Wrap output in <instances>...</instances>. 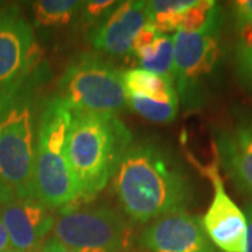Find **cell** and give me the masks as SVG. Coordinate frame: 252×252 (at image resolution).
I'll return each instance as SVG.
<instances>
[{"mask_svg":"<svg viewBox=\"0 0 252 252\" xmlns=\"http://www.w3.org/2000/svg\"><path fill=\"white\" fill-rule=\"evenodd\" d=\"M72 115V109L58 95L46 99L41 112L31 198L51 210L70 209L79 202V187L66 154Z\"/></svg>","mask_w":252,"mask_h":252,"instance_id":"cell-4","label":"cell"},{"mask_svg":"<svg viewBox=\"0 0 252 252\" xmlns=\"http://www.w3.org/2000/svg\"><path fill=\"white\" fill-rule=\"evenodd\" d=\"M245 217H247V248L245 252H252V200L245 205Z\"/></svg>","mask_w":252,"mask_h":252,"instance_id":"cell-23","label":"cell"},{"mask_svg":"<svg viewBox=\"0 0 252 252\" xmlns=\"http://www.w3.org/2000/svg\"><path fill=\"white\" fill-rule=\"evenodd\" d=\"M39 58L34 31L17 6L0 10V90L26 76Z\"/></svg>","mask_w":252,"mask_h":252,"instance_id":"cell-10","label":"cell"},{"mask_svg":"<svg viewBox=\"0 0 252 252\" xmlns=\"http://www.w3.org/2000/svg\"><path fill=\"white\" fill-rule=\"evenodd\" d=\"M146 24V1H119L93 30L90 42L95 49L108 55L129 54L136 34Z\"/></svg>","mask_w":252,"mask_h":252,"instance_id":"cell-13","label":"cell"},{"mask_svg":"<svg viewBox=\"0 0 252 252\" xmlns=\"http://www.w3.org/2000/svg\"><path fill=\"white\" fill-rule=\"evenodd\" d=\"M161 35L152 24H146L137 34H136L135 39H133V45H132V52L133 54H139L142 52L143 49L149 48V46L153 44L154 41Z\"/></svg>","mask_w":252,"mask_h":252,"instance_id":"cell-22","label":"cell"},{"mask_svg":"<svg viewBox=\"0 0 252 252\" xmlns=\"http://www.w3.org/2000/svg\"><path fill=\"white\" fill-rule=\"evenodd\" d=\"M213 187V199L203 215V230L220 252H245L247 248V217L235 202L228 196L219 172V162L215 158L209 165H200L190 158Z\"/></svg>","mask_w":252,"mask_h":252,"instance_id":"cell-8","label":"cell"},{"mask_svg":"<svg viewBox=\"0 0 252 252\" xmlns=\"http://www.w3.org/2000/svg\"><path fill=\"white\" fill-rule=\"evenodd\" d=\"M127 107L137 112L140 117L157 124H167L175 119L180 108V102H154L139 97H126Z\"/></svg>","mask_w":252,"mask_h":252,"instance_id":"cell-18","label":"cell"},{"mask_svg":"<svg viewBox=\"0 0 252 252\" xmlns=\"http://www.w3.org/2000/svg\"><path fill=\"white\" fill-rule=\"evenodd\" d=\"M16 198L14 193L7 188V185L1 181L0 178V205H4V203H9L13 199Z\"/></svg>","mask_w":252,"mask_h":252,"instance_id":"cell-25","label":"cell"},{"mask_svg":"<svg viewBox=\"0 0 252 252\" xmlns=\"http://www.w3.org/2000/svg\"><path fill=\"white\" fill-rule=\"evenodd\" d=\"M235 27L238 32L252 30V0H238L233 3Z\"/></svg>","mask_w":252,"mask_h":252,"instance_id":"cell-21","label":"cell"},{"mask_svg":"<svg viewBox=\"0 0 252 252\" xmlns=\"http://www.w3.org/2000/svg\"><path fill=\"white\" fill-rule=\"evenodd\" d=\"M220 28L221 10L202 30L177 31L172 35V81L184 108L196 111L205 102V84L215 72L220 56Z\"/></svg>","mask_w":252,"mask_h":252,"instance_id":"cell-6","label":"cell"},{"mask_svg":"<svg viewBox=\"0 0 252 252\" xmlns=\"http://www.w3.org/2000/svg\"><path fill=\"white\" fill-rule=\"evenodd\" d=\"M48 69L36 63L14 84L0 90V178L16 198L31 196L41 112Z\"/></svg>","mask_w":252,"mask_h":252,"instance_id":"cell-2","label":"cell"},{"mask_svg":"<svg viewBox=\"0 0 252 252\" xmlns=\"http://www.w3.org/2000/svg\"><path fill=\"white\" fill-rule=\"evenodd\" d=\"M137 244L144 252H220L205 233L200 217L188 212L167 215L149 223Z\"/></svg>","mask_w":252,"mask_h":252,"instance_id":"cell-11","label":"cell"},{"mask_svg":"<svg viewBox=\"0 0 252 252\" xmlns=\"http://www.w3.org/2000/svg\"><path fill=\"white\" fill-rule=\"evenodd\" d=\"M118 4L114 0H90V1H81V11L83 17L89 23L101 21L108 14L111 10Z\"/></svg>","mask_w":252,"mask_h":252,"instance_id":"cell-20","label":"cell"},{"mask_svg":"<svg viewBox=\"0 0 252 252\" xmlns=\"http://www.w3.org/2000/svg\"><path fill=\"white\" fill-rule=\"evenodd\" d=\"M122 210L132 221L152 223L187 212L195 189L185 168L153 140H133L112 178Z\"/></svg>","mask_w":252,"mask_h":252,"instance_id":"cell-1","label":"cell"},{"mask_svg":"<svg viewBox=\"0 0 252 252\" xmlns=\"http://www.w3.org/2000/svg\"><path fill=\"white\" fill-rule=\"evenodd\" d=\"M0 220L9 234L10 247L17 252H36L54 230L52 210L31 196L14 198L0 205Z\"/></svg>","mask_w":252,"mask_h":252,"instance_id":"cell-12","label":"cell"},{"mask_svg":"<svg viewBox=\"0 0 252 252\" xmlns=\"http://www.w3.org/2000/svg\"><path fill=\"white\" fill-rule=\"evenodd\" d=\"M140 69L172 79L174 70V39L168 34H161L152 45L136 54Z\"/></svg>","mask_w":252,"mask_h":252,"instance_id":"cell-15","label":"cell"},{"mask_svg":"<svg viewBox=\"0 0 252 252\" xmlns=\"http://www.w3.org/2000/svg\"><path fill=\"white\" fill-rule=\"evenodd\" d=\"M235 70L241 84L252 93V30L240 32L235 46Z\"/></svg>","mask_w":252,"mask_h":252,"instance_id":"cell-19","label":"cell"},{"mask_svg":"<svg viewBox=\"0 0 252 252\" xmlns=\"http://www.w3.org/2000/svg\"><path fill=\"white\" fill-rule=\"evenodd\" d=\"M3 252H17V251H16V250H13V248L10 247V248H7L6 251H3Z\"/></svg>","mask_w":252,"mask_h":252,"instance_id":"cell-27","label":"cell"},{"mask_svg":"<svg viewBox=\"0 0 252 252\" xmlns=\"http://www.w3.org/2000/svg\"><path fill=\"white\" fill-rule=\"evenodd\" d=\"M56 95L72 111L118 115L127 107L122 73L93 52L79 55L67 64Z\"/></svg>","mask_w":252,"mask_h":252,"instance_id":"cell-5","label":"cell"},{"mask_svg":"<svg viewBox=\"0 0 252 252\" xmlns=\"http://www.w3.org/2000/svg\"><path fill=\"white\" fill-rule=\"evenodd\" d=\"M122 83L126 97H139L154 102L178 101L172 79L156 73L146 72L140 67L129 69L122 73Z\"/></svg>","mask_w":252,"mask_h":252,"instance_id":"cell-14","label":"cell"},{"mask_svg":"<svg viewBox=\"0 0 252 252\" xmlns=\"http://www.w3.org/2000/svg\"><path fill=\"white\" fill-rule=\"evenodd\" d=\"M192 0H152L146 1L147 23L160 34L178 30L181 16L190 6Z\"/></svg>","mask_w":252,"mask_h":252,"instance_id":"cell-16","label":"cell"},{"mask_svg":"<svg viewBox=\"0 0 252 252\" xmlns=\"http://www.w3.org/2000/svg\"><path fill=\"white\" fill-rule=\"evenodd\" d=\"M213 150L228 178L252 199V109L235 112L228 124L216 129Z\"/></svg>","mask_w":252,"mask_h":252,"instance_id":"cell-9","label":"cell"},{"mask_svg":"<svg viewBox=\"0 0 252 252\" xmlns=\"http://www.w3.org/2000/svg\"><path fill=\"white\" fill-rule=\"evenodd\" d=\"M81 9L76 0H39L32 3L35 23L41 27H62L72 21Z\"/></svg>","mask_w":252,"mask_h":252,"instance_id":"cell-17","label":"cell"},{"mask_svg":"<svg viewBox=\"0 0 252 252\" xmlns=\"http://www.w3.org/2000/svg\"><path fill=\"white\" fill-rule=\"evenodd\" d=\"M41 252H72L69 248H66L64 245L59 243L58 240L52 238H48L44 245L41 247Z\"/></svg>","mask_w":252,"mask_h":252,"instance_id":"cell-24","label":"cell"},{"mask_svg":"<svg viewBox=\"0 0 252 252\" xmlns=\"http://www.w3.org/2000/svg\"><path fill=\"white\" fill-rule=\"evenodd\" d=\"M66 154L79 187V202L97 196L115 175L132 133L117 114L72 111Z\"/></svg>","mask_w":252,"mask_h":252,"instance_id":"cell-3","label":"cell"},{"mask_svg":"<svg viewBox=\"0 0 252 252\" xmlns=\"http://www.w3.org/2000/svg\"><path fill=\"white\" fill-rule=\"evenodd\" d=\"M52 233L72 252H124L127 224L108 206H74L61 210Z\"/></svg>","mask_w":252,"mask_h":252,"instance_id":"cell-7","label":"cell"},{"mask_svg":"<svg viewBox=\"0 0 252 252\" xmlns=\"http://www.w3.org/2000/svg\"><path fill=\"white\" fill-rule=\"evenodd\" d=\"M7 248H10L9 234H7V230H6L4 224L0 220V252L6 251Z\"/></svg>","mask_w":252,"mask_h":252,"instance_id":"cell-26","label":"cell"}]
</instances>
